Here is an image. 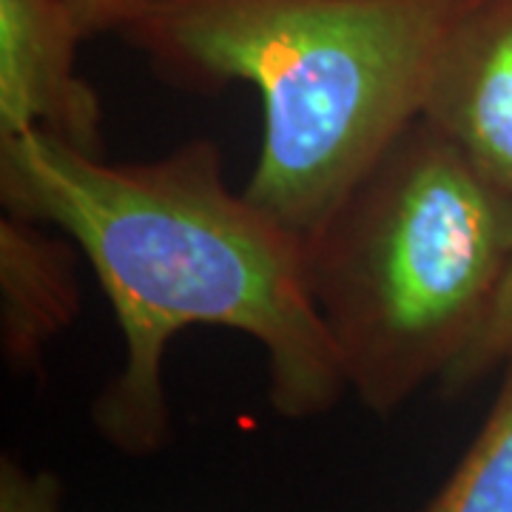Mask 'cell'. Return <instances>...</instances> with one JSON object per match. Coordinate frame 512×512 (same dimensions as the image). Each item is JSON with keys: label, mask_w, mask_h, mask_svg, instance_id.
Listing matches in <instances>:
<instances>
[{"label": "cell", "mask_w": 512, "mask_h": 512, "mask_svg": "<svg viewBox=\"0 0 512 512\" xmlns=\"http://www.w3.org/2000/svg\"><path fill=\"white\" fill-rule=\"evenodd\" d=\"M0 200L72 239L109 296L126 359L92 421L114 450L143 458L171 439L163 362L185 328L251 336L282 419H319L348 393L308 288L305 242L231 191L214 140H188L151 163H109L29 131L0 143Z\"/></svg>", "instance_id": "obj_1"}, {"label": "cell", "mask_w": 512, "mask_h": 512, "mask_svg": "<svg viewBox=\"0 0 512 512\" xmlns=\"http://www.w3.org/2000/svg\"><path fill=\"white\" fill-rule=\"evenodd\" d=\"M464 0H134L117 35L165 83H251L265 137L245 197L302 242L421 117Z\"/></svg>", "instance_id": "obj_2"}, {"label": "cell", "mask_w": 512, "mask_h": 512, "mask_svg": "<svg viewBox=\"0 0 512 512\" xmlns=\"http://www.w3.org/2000/svg\"><path fill=\"white\" fill-rule=\"evenodd\" d=\"M510 271L512 202L424 117L305 239L348 393L382 419L464 356Z\"/></svg>", "instance_id": "obj_3"}, {"label": "cell", "mask_w": 512, "mask_h": 512, "mask_svg": "<svg viewBox=\"0 0 512 512\" xmlns=\"http://www.w3.org/2000/svg\"><path fill=\"white\" fill-rule=\"evenodd\" d=\"M69 0H0V143L29 131L103 157V100L77 72Z\"/></svg>", "instance_id": "obj_4"}, {"label": "cell", "mask_w": 512, "mask_h": 512, "mask_svg": "<svg viewBox=\"0 0 512 512\" xmlns=\"http://www.w3.org/2000/svg\"><path fill=\"white\" fill-rule=\"evenodd\" d=\"M421 117L512 202V0H464Z\"/></svg>", "instance_id": "obj_5"}, {"label": "cell", "mask_w": 512, "mask_h": 512, "mask_svg": "<svg viewBox=\"0 0 512 512\" xmlns=\"http://www.w3.org/2000/svg\"><path fill=\"white\" fill-rule=\"evenodd\" d=\"M52 225L0 217V348L15 373H40L43 353L80 311L77 251Z\"/></svg>", "instance_id": "obj_6"}, {"label": "cell", "mask_w": 512, "mask_h": 512, "mask_svg": "<svg viewBox=\"0 0 512 512\" xmlns=\"http://www.w3.org/2000/svg\"><path fill=\"white\" fill-rule=\"evenodd\" d=\"M419 512H512V359L473 444Z\"/></svg>", "instance_id": "obj_7"}, {"label": "cell", "mask_w": 512, "mask_h": 512, "mask_svg": "<svg viewBox=\"0 0 512 512\" xmlns=\"http://www.w3.org/2000/svg\"><path fill=\"white\" fill-rule=\"evenodd\" d=\"M512 359V271L501 288L487 325L481 328L478 339L464 350V356L441 376L439 390L447 399H456L461 393L473 390L481 379H487L493 370L504 367Z\"/></svg>", "instance_id": "obj_8"}, {"label": "cell", "mask_w": 512, "mask_h": 512, "mask_svg": "<svg viewBox=\"0 0 512 512\" xmlns=\"http://www.w3.org/2000/svg\"><path fill=\"white\" fill-rule=\"evenodd\" d=\"M63 481L52 470H32L18 456L0 458V512H60Z\"/></svg>", "instance_id": "obj_9"}, {"label": "cell", "mask_w": 512, "mask_h": 512, "mask_svg": "<svg viewBox=\"0 0 512 512\" xmlns=\"http://www.w3.org/2000/svg\"><path fill=\"white\" fill-rule=\"evenodd\" d=\"M69 6H72L83 35L94 37L117 32L120 23L131 12L134 0H69Z\"/></svg>", "instance_id": "obj_10"}]
</instances>
